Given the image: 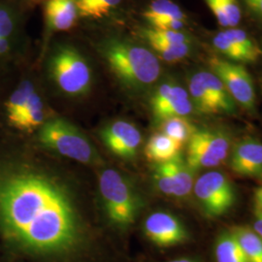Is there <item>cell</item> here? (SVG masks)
I'll return each mask as SVG.
<instances>
[{
  "label": "cell",
  "instance_id": "6da1fadb",
  "mask_svg": "<svg viewBox=\"0 0 262 262\" xmlns=\"http://www.w3.org/2000/svg\"><path fill=\"white\" fill-rule=\"evenodd\" d=\"M0 232L12 247L36 256H63L83 240L74 201L47 173L27 166L0 171Z\"/></svg>",
  "mask_w": 262,
  "mask_h": 262
},
{
  "label": "cell",
  "instance_id": "7a4b0ae2",
  "mask_svg": "<svg viewBox=\"0 0 262 262\" xmlns=\"http://www.w3.org/2000/svg\"><path fill=\"white\" fill-rule=\"evenodd\" d=\"M98 50L113 73L128 89L143 91L160 76L159 57L136 43L122 38H106Z\"/></svg>",
  "mask_w": 262,
  "mask_h": 262
},
{
  "label": "cell",
  "instance_id": "3957f363",
  "mask_svg": "<svg viewBox=\"0 0 262 262\" xmlns=\"http://www.w3.org/2000/svg\"><path fill=\"white\" fill-rule=\"evenodd\" d=\"M99 189L106 213L114 225L126 227L134 223L140 212V198L130 182L114 169L100 175Z\"/></svg>",
  "mask_w": 262,
  "mask_h": 262
},
{
  "label": "cell",
  "instance_id": "277c9868",
  "mask_svg": "<svg viewBox=\"0 0 262 262\" xmlns=\"http://www.w3.org/2000/svg\"><path fill=\"white\" fill-rule=\"evenodd\" d=\"M48 70L56 85L68 95L86 94L92 85V70L84 56L70 45H58L48 60Z\"/></svg>",
  "mask_w": 262,
  "mask_h": 262
},
{
  "label": "cell",
  "instance_id": "5b68a950",
  "mask_svg": "<svg viewBox=\"0 0 262 262\" xmlns=\"http://www.w3.org/2000/svg\"><path fill=\"white\" fill-rule=\"evenodd\" d=\"M40 142L57 154L83 163L95 159L94 147L84 135L70 122L62 119H52L41 125Z\"/></svg>",
  "mask_w": 262,
  "mask_h": 262
},
{
  "label": "cell",
  "instance_id": "8992f818",
  "mask_svg": "<svg viewBox=\"0 0 262 262\" xmlns=\"http://www.w3.org/2000/svg\"><path fill=\"white\" fill-rule=\"evenodd\" d=\"M193 188L200 206L209 217L225 215L234 206L235 188L224 173L207 172L197 179Z\"/></svg>",
  "mask_w": 262,
  "mask_h": 262
},
{
  "label": "cell",
  "instance_id": "52a82bcc",
  "mask_svg": "<svg viewBox=\"0 0 262 262\" xmlns=\"http://www.w3.org/2000/svg\"><path fill=\"white\" fill-rule=\"evenodd\" d=\"M229 149V138L224 132L196 129L188 141L186 161L193 171L214 168L227 159Z\"/></svg>",
  "mask_w": 262,
  "mask_h": 262
},
{
  "label": "cell",
  "instance_id": "ba28073f",
  "mask_svg": "<svg viewBox=\"0 0 262 262\" xmlns=\"http://www.w3.org/2000/svg\"><path fill=\"white\" fill-rule=\"evenodd\" d=\"M211 72L225 84L235 102L244 109L253 111L255 107V91L253 79L244 66L220 57L209 59Z\"/></svg>",
  "mask_w": 262,
  "mask_h": 262
},
{
  "label": "cell",
  "instance_id": "9c48e42d",
  "mask_svg": "<svg viewBox=\"0 0 262 262\" xmlns=\"http://www.w3.org/2000/svg\"><path fill=\"white\" fill-rule=\"evenodd\" d=\"M151 111L158 121L187 117L193 110L189 94L181 85L165 82L156 90L150 100Z\"/></svg>",
  "mask_w": 262,
  "mask_h": 262
},
{
  "label": "cell",
  "instance_id": "30bf717a",
  "mask_svg": "<svg viewBox=\"0 0 262 262\" xmlns=\"http://www.w3.org/2000/svg\"><path fill=\"white\" fill-rule=\"evenodd\" d=\"M144 231L149 240L159 247H172L188 240L185 225L177 216L165 212L149 215L144 224Z\"/></svg>",
  "mask_w": 262,
  "mask_h": 262
},
{
  "label": "cell",
  "instance_id": "8fae6325",
  "mask_svg": "<svg viewBox=\"0 0 262 262\" xmlns=\"http://www.w3.org/2000/svg\"><path fill=\"white\" fill-rule=\"evenodd\" d=\"M102 138L109 150L123 159L135 157L142 142L138 128L124 121H117L106 126L102 131Z\"/></svg>",
  "mask_w": 262,
  "mask_h": 262
},
{
  "label": "cell",
  "instance_id": "7c38bea8",
  "mask_svg": "<svg viewBox=\"0 0 262 262\" xmlns=\"http://www.w3.org/2000/svg\"><path fill=\"white\" fill-rule=\"evenodd\" d=\"M230 167L244 177L262 179L261 142L252 137L239 141L231 152Z\"/></svg>",
  "mask_w": 262,
  "mask_h": 262
},
{
  "label": "cell",
  "instance_id": "4fadbf2b",
  "mask_svg": "<svg viewBox=\"0 0 262 262\" xmlns=\"http://www.w3.org/2000/svg\"><path fill=\"white\" fill-rule=\"evenodd\" d=\"M19 26L20 11L15 0H0V64L15 56Z\"/></svg>",
  "mask_w": 262,
  "mask_h": 262
},
{
  "label": "cell",
  "instance_id": "5bb4252c",
  "mask_svg": "<svg viewBox=\"0 0 262 262\" xmlns=\"http://www.w3.org/2000/svg\"><path fill=\"white\" fill-rule=\"evenodd\" d=\"M48 28L66 31L72 28L79 16L76 0H49L45 8Z\"/></svg>",
  "mask_w": 262,
  "mask_h": 262
},
{
  "label": "cell",
  "instance_id": "9a60e30c",
  "mask_svg": "<svg viewBox=\"0 0 262 262\" xmlns=\"http://www.w3.org/2000/svg\"><path fill=\"white\" fill-rule=\"evenodd\" d=\"M198 73L206 88L210 99L215 106L216 115L233 114L236 110L235 101L223 82L213 72L200 71Z\"/></svg>",
  "mask_w": 262,
  "mask_h": 262
},
{
  "label": "cell",
  "instance_id": "2e32d148",
  "mask_svg": "<svg viewBox=\"0 0 262 262\" xmlns=\"http://www.w3.org/2000/svg\"><path fill=\"white\" fill-rule=\"evenodd\" d=\"M35 92L34 84L28 79L21 80L11 92L3 104L5 118L9 125H14L20 114L25 110L29 98Z\"/></svg>",
  "mask_w": 262,
  "mask_h": 262
},
{
  "label": "cell",
  "instance_id": "e0dca14e",
  "mask_svg": "<svg viewBox=\"0 0 262 262\" xmlns=\"http://www.w3.org/2000/svg\"><path fill=\"white\" fill-rule=\"evenodd\" d=\"M183 148L178 142L171 139L163 133H157L150 137L146 148V158L154 163H163L175 159Z\"/></svg>",
  "mask_w": 262,
  "mask_h": 262
},
{
  "label": "cell",
  "instance_id": "ac0fdd59",
  "mask_svg": "<svg viewBox=\"0 0 262 262\" xmlns=\"http://www.w3.org/2000/svg\"><path fill=\"white\" fill-rule=\"evenodd\" d=\"M174 185V196L186 197L194 186V171L181 155L166 162Z\"/></svg>",
  "mask_w": 262,
  "mask_h": 262
},
{
  "label": "cell",
  "instance_id": "d6986e66",
  "mask_svg": "<svg viewBox=\"0 0 262 262\" xmlns=\"http://www.w3.org/2000/svg\"><path fill=\"white\" fill-rule=\"evenodd\" d=\"M223 28H236L242 17L237 0H204Z\"/></svg>",
  "mask_w": 262,
  "mask_h": 262
},
{
  "label": "cell",
  "instance_id": "ffe728a7",
  "mask_svg": "<svg viewBox=\"0 0 262 262\" xmlns=\"http://www.w3.org/2000/svg\"><path fill=\"white\" fill-rule=\"evenodd\" d=\"M44 122V106L41 97L35 92L29 98L25 110L12 127L19 130L31 131Z\"/></svg>",
  "mask_w": 262,
  "mask_h": 262
},
{
  "label": "cell",
  "instance_id": "44dd1931",
  "mask_svg": "<svg viewBox=\"0 0 262 262\" xmlns=\"http://www.w3.org/2000/svg\"><path fill=\"white\" fill-rule=\"evenodd\" d=\"M216 262H249L232 231L220 235L215 248Z\"/></svg>",
  "mask_w": 262,
  "mask_h": 262
},
{
  "label": "cell",
  "instance_id": "7402d4cb",
  "mask_svg": "<svg viewBox=\"0 0 262 262\" xmlns=\"http://www.w3.org/2000/svg\"><path fill=\"white\" fill-rule=\"evenodd\" d=\"M249 262H262V238L253 229L238 226L232 230Z\"/></svg>",
  "mask_w": 262,
  "mask_h": 262
},
{
  "label": "cell",
  "instance_id": "603a6c76",
  "mask_svg": "<svg viewBox=\"0 0 262 262\" xmlns=\"http://www.w3.org/2000/svg\"><path fill=\"white\" fill-rule=\"evenodd\" d=\"M161 130L163 134L184 146L188 143L196 128L184 117H175L161 122Z\"/></svg>",
  "mask_w": 262,
  "mask_h": 262
},
{
  "label": "cell",
  "instance_id": "cb8c5ba5",
  "mask_svg": "<svg viewBox=\"0 0 262 262\" xmlns=\"http://www.w3.org/2000/svg\"><path fill=\"white\" fill-rule=\"evenodd\" d=\"M144 17L150 25L160 19H186L185 13L177 4L170 0H155L144 12Z\"/></svg>",
  "mask_w": 262,
  "mask_h": 262
},
{
  "label": "cell",
  "instance_id": "d4e9b609",
  "mask_svg": "<svg viewBox=\"0 0 262 262\" xmlns=\"http://www.w3.org/2000/svg\"><path fill=\"white\" fill-rule=\"evenodd\" d=\"M224 32L235 46L239 48V50L243 53L248 63H253L258 59L261 54L259 48L243 29L237 28H227Z\"/></svg>",
  "mask_w": 262,
  "mask_h": 262
},
{
  "label": "cell",
  "instance_id": "484cf974",
  "mask_svg": "<svg viewBox=\"0 0 262 262\" xmlns=\"http://www.w3.org/2000/svg\"><path fill=\"white\" fill-rule=\"evenodd\" d=\"M122 0H76L79 16L100 19L107 16Z\"/></svg>",
  "mask_w": 262,
  "mask_h": 262
},
{
  "label": "cell",
  "instance_id": "4316f807",
  "mask_svg": "<svg viewBox=\"0 0 262 262\" xmlns=\"http://www.w3.org/2000/svg\"><path fill=\"white\" fill-rule=\"evenodd\" d=\"M141 35L148 43L161 42L166 44H190V38L183 31L175 30H162L157 28H143Z\"/></svg>",
  "mask_w": 262,
  "mask_h": 262
},
{
  "label": "cell",
  "instance_id": "83f0119b",
  "mask_svg": "<svg viewBox=\"0 0 262 262\" xmlns=\"http://www.w3.org/2000/svg\"><path fill=\"white\" fill-rule=\"evenodd\" d=\"M149 44L157 54L156 56L166 62L179 61L187 57L190 53V44L174 45L161 42H150Z\"/></svg>",
  "mask_w": 262,
  "mask_h": 262
},
{
  "label": "cell",
  "instance_id": "f1b7e54d",
  "mask_svg": "<svg viewBox=\"0 0 262 262\" xmlns=\"http://www.w3.org/2000/svg\"><path fill=\"white\" fill-rule=\"evenodd\" d=\"M213 46L229 61L236 63H248L245 55L227 38L224 31L217 33L213 38Z\"/></svg>",
  "mask_w": 262,
  "mask_h": 262
},
{
  "label": "cell",
  "instance_id": "f546056e",
  "mask_svg": "<svg viewBox=\"0 0 262 262\" xmlns=\"http://www.w3.org/2000/svg\"><path fill=\"white\" fill-rule=\"evenodd\" d=\"M154 181L159 191L165 195L174 196V185L166 162L158 163L155 167Z\"/></svg>",
  "mask_w": 262,
  "mask_h": 262
},
{
  "label": "cell",
  "instance_id": "4dcf8cb0",
  "mask_svg": "<svg viewBox=\"0 0 262 262\" xmlns=\"http://www.w3.org/2000/svg\"><path fill=\"white\" fill-rule=\"evenodd\" d=\"M187 21L186 19H160L158 21L152 23L150 26L152 28L157 29H162V30H175V31H182V29L185 28Z\"/></svg>",
  "mask_w": 262,
  "mask_h": 262
},
{
  "label": "cell",
  "instance_id": "1f68e13d",
  "mask_svg": "<svg viewBox=\"0 0 262 262\" xmlns=\"http://www.w3.org/2000/svg\"><path fill=\"white\" fill-rule=\"evenodd\" d=\"M243 1L255 17L262 19V0H243Z\"/></svg>",
  "mask_w": 262,
  "mask_h": 262
},
{
  "label": "cell",
  "instance_id": "d6a6232c",
  "mask_svg": "<svg viewBox=\"0 0 262 262\" xmlns=\"http://www.w3.org/2000/svg\"><path fill=\"white\" fill-rule=\"evenodd\" d=\"M255 215H256V220L253 224V230L262 238V211L257 210Z\"/></svg>",
  "mask_w": 262,
  "mask_h": 262
},
{
  "label": "cell",
  "instance_id": "836d02e7",
  "mask_svg": "<svg viewBox=\"0 0 262 262\" xmlns=\"http://www.w3.org/2000/svg\"><path fill=\"white\" fill-rule=\"evenodd\" d=\"M254 199H255V203H256V206L258 208V210L262 211V187L255 190Z\"/></svg>",
  "mask_w": 262,
  "mask_h": 262
},
{
  "label": "cell",
  "instance_id": "e575fe53",
  "mask_svg": "<svg viewBox=\"0 0 262 262\" xmlns=\"http://www.w3.org/2000/svg\"><path fill=\"white\" fill-rule=\"evenodd\" d=\"M169 262H197L192 259H188V258H181V259H176V260H172Z\"/></svg>",
  "mask_w": 262,
  "mask_h": 262
}]
</instances>
